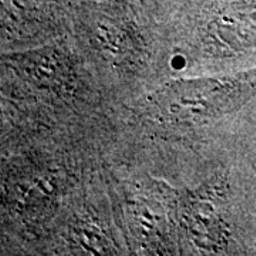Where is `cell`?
I'll use <instances>...</instances> for the list:
<instances>
[{
  "label": "cell",
  "instance_id": "1",
  "mask_svg": "<svg viewBox=\"0 0 256 256\" xmlns=\"http://www.w3.org/2000/svg\"><path fill=\"white\" fill-rule=\"evenodd\" d=\"M256 92V73L235 77L178 82L152 98V111L162 121L200 124L238 110Z\"/></svg>",
  "mask_w": 256,
  "mask_h": 256
},
{
  "label": "cell",
  "instance_id": "2",
  "mask_svg": "<svg viewBox=\"0 0 256 256\" xmlns=\"http://www.w3.org/2000/svg\"><path fill=\"white\" fill-rule=\"evenodd\" d=\"M20 67L32 77L34 78H40V82H46L48 84L52 82H62L64 78V66L58 60L56 56H30L26 58H20L18 60Z\"/></svg>",
  "mask_w": 256,
  "mask_h": 256
}]
</instances>
